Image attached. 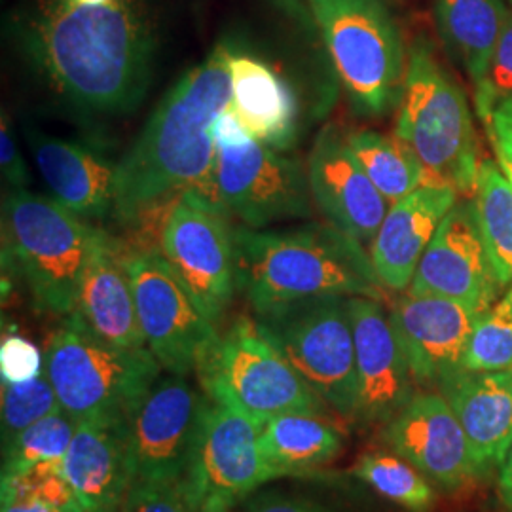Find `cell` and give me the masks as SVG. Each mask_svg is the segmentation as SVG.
I'll return each instance as SVG.
<instances>
[{
    "mask_svg": "<svg viewBox=\"0 0 512 512\" xmlns=\"http://www.w3.org/2000/svg\"><path fill=\"white\" fill-rule=\"evenodd\" d=\"M23 37L38 71L76 109L124 114L147 93L154 37L135 0H48Z\"/></svg>",
    "mask_w": 512,
    "mask_h": 512,
    "instance_id": "6da1fadb",
    "label": "cell"
},
{
    "mask_svg": "<svg viewBox=\"0 0 512 512\" xmlns=\"http://www.w3.org/2000/svg\"><path fill=\"white\" fill-rule=\"evenodd\" d=\"M232 55L230 44L219 42L165 93L118 162L114 220L131 226L158 203L181 196L179 190H196L220 205L213 183V122L232 99Z\"/></svg>",
    "mask_w": 512,
    "mask_h": 512,
    "instance_id": "7a4b0ae2",
    "label": "cell"
},
{
    "mask_svg": "<svg viewBox=\"0 0 512 512\" xmlns=\"http://www.w3.org/2000/svg\"><path fill=\"white\" fill-rule=\"evenodd\" d=\"M238 287L255 315L325 296L384 298L365 245L330 224L234 228Z\"/></svg>",
    "mask_w": 512,
    "mask_h": 512,
    "instance_id": "3957f363",
    "label": "cell"
},
{
    "mask_svg": "<svg viewBox=\"0 0 512 512\" xmlns=\"http://www.w3.org/2000/svg\"><path fill=\"white\" fill-rule=\"evenodd\" d=\"M44 370L74 423H129L162 366L148 348L110 346L71 313L46 342Z\"/></svg>",
    "mask_w": 512,
    "mask_h": 512,
    "instance_id": "277c9868",
    "label": "cell"
},
{
    "mask_svg": "<svg viewBox=\"0 0 512 512\" xmlns=\"http://www.w3.org/2000/svg\"><path fill=\"white\" fill-rule=\"evenodd\" d=\"M393 133L420 158L431 183L454 186L473 198L482 160L471 107L425 40H416L408 50Z\"/></svg>",
    "mask_w": 512,
    "mask_h": 512,
    "instance_id": "5b68a950",
    "label": "cell"
},
{
    "mask_svg": "<svg viewBox=\"0 0 512 512\" xmlns=\"http://www.w3.org/2000/svg\"><path fill=\"white\" fill-rule=\"evenodd\" d=\"M101 232L54 198L27 188L12 190L2 203L4 255L16 264L40 311L73 313Z\"/></svg>",
    "mask_w": 512,
    "mask_h": 512,
    "instance_id": "8992f818",
    "label": "cell"
},
{
    "mask_svg": "<svg viewBox=\"0 0 512 512\" xmlns=\"http://www.w3.org/2000/svg\"><path fill=\"white\" fill-rule=\"evenodd\" d=\"M313 29L349 105L366 118L399 109L408 54L385 0H308Z\"/></svg>",
    "mask_w": 512,
    "mask_h": 512,
    "instance_id": "52a82bcc",
    "label": "cell"
},
{
    "mask_svg": "<svg viewBox=\"0 0 512 512\" xmlns=\"http://www.w3.org/2000/svg\"><path fill=\"white\" fill-rule=\"evenodd\" d=\"M196 372L211 401L238 406L260 431L275 416L323 410L321 399L249 317H239L219 336Z\"/></svg>",
    "mask_w": 512,
    "mask_h": 512,
    "instance_id": "ba28073f",
    "label": "cell"
},
{
    "mask_svg": "<svg viewBox=\"0 0 512 512\" xmlns=\"http://www.w3.org/2000/svg\"><path fill=\"white\" fill-rule=\"evenodd\" d=\"M348 300H304L255 321L321 403L351 418L359 414V382Z\"/></svg>",
    "mask_w": 512,
    "mask_h": 512,
    "instance_id": "9c48e42d",
    "label": "cell"
},
{
    "mask_svg": "<svg viewBox=\"0 0 512 512\" xmlns=\"http://www.w3.org/2000/svg\"><path fill=\"white\" fill-rule=\"evenodd\" d=\"M162 255L203 315L217 327L238 287L234 228L196 190L177 196L162 230Z\"/></svg>",
    "mask_w": 512,
    "mask_h": 512,
    "instance_id": "30bf717a",
    "label": "cell"
},
{
    "mask_svg": "<svg viewBox=\"0 0 512 512\" xmlns=\"http://www.w3.org/2000/svg\"><path fill=\"white\" fill-rule=\"evenodd\" d=\"M124 262L150 353L169 374L196 372L219 340L217 327L203 315L162 251L129 253Z\"/></svg>",
    "mask_w": 512,
    "mask_h": 512,
    "instance_id": "8fae6325",
    "label": "cell"
},
{
    "mask_svg": "<svg viewBox=\"0 0 512 512\" xmlns=\"http://www.w3.org/2000/svg\"><path fill=\"white\" fill-rule=\"evenodd\" d=\"M213 183L220 205L249 228L277 220L310 219L311 188L302 162L256 139L236 148L217 147Z\"/></svg>",
    "mask_w": 512,
    "mask_h": 512,
    "instance_id": "7c38bea8",
    "label": "cell"
},
{
    "mask_svg": "<svg viewBox=\"0 0 512 512\" xmlns=\"http://www.w3.org/2000/svg\"><path fill=\"white\" fill-rule=\"evenodd\" d=\"M287 476L260 448V427L234 404L207 397L202 425L188 471V482L200 505L209 499L234 503L268 480Z\"/></svg>",
    "mask_w": 512,
    "mask_h": 512,
    "instance_id": "4fadbf2b",
    "label": "cell"
},
{
    "mask_svg": "<svg viewBox=\"0 0 512 512\" xmlns=\"http://www.w3.org/2000/svg\"><path fill=\"white\" fill-rule=\"evenodd\" d=\"M205 404L207 395L202 397L184 376L158 378L129 421L135 480L188 475Z\"/></svg>",
    "mask_w": 512,
    "mask_h": 512,
    "instance_id": "5bb4252c",
    "label": "cell"
},
{
    "mask_svg": "<svg viewBox=\"0 0 512 512\" xmlns=\"http://www.w3.org/2000/svg\"><path fill=\"white\" fill-rule=\"evenodd\" d=\"M501 289L471 198L456 203L421 256L406 293L442 296L490 310Z\"/></svg>",
    "mask_w": 512,
    "mask_h": 512,
    "instance_id": "9a60e30c",
    "label": "cell"
},
{
    "mask_svg": "<svg viewBox=\"0 0 512 512\" xmlns=\"http://www.w3.org/2000/svg\"><path fill=\"white\" fill-rule=\"evenodd\" d=\"M308 179L313 202L330 226L370 245L391 203L366 175L344 131L336 126L321 129L311 147Z\"/></svg>",
    "mask_w": 512,
    "mask_h": 512,
    "instance_id": "2e32d148",
    "label": "cell"
},
{
    "mask_svg": "<svg viewBox=\"0 0 512 512\" xmlns=\"http://www.w3.org/2000/svg\"><path fill=\"white\" fill-rule=\"evenodd\" d=\"M486 311L442 296H401L391 311V323L412 378L440 387L461 372L471 334Z\"/></svg>",
    "mask_w": 512,
    "mask_h": 512,
    "instance_id": "e0dca14e",
    "label": "cell"
},
{
    "mask_svg": "<svg viewBox=\"0 0 512 512\" xmlns=\"http://www.w3.org/2000/svg\"><path fill=\"white\" fill-rule=\"evenodd\" d=\"M385 440L444 490H458L480 473L458 416L442 393L414 395L389 421Z\"/></svg>",
    "mask_w": 512,
    "mask_h": 512,
    "instance_id": "ac0fdd59",
    "label": "cell"
},
{
    "mask_svg": "<svg viewBox=\"0 0 512 512\" xmlns=\"http://www.w3.org/2000/svg\"><path fill=\"white\" fill-rule=\"evenodd\" d=\"M349 319L355 342L359 414L366 421H391L414 395L412 372L382 300L351 296Z\"/></svg>",
    "mask_w": 512,
    "mask_h": 512,
    "instance_id": "d6986e66",
    "label": "cell"
},
{
    "mask_svg": "<svg viewBox=\"0 0 512 512\" xmlns=\"http://www.w3.org/2000/svg\"><path fill=\"white\" fill-rule=\"evenodd\" d=\"M459 202L454 186L427 183L391 203L384 222L370 243V258L385 289L408 291L421 256L435 238L442 220Z\"/></svg>",
    "mask_w": 512,
    "mask_h": 512,
    "instance_id": "ffe728a7",
    "label": "cell"
},
{
    "mask_svg": "<svg viewBox=\"0 0 512 512\" xmlns=\"http://www.w3.org/2000/svg\"><path fill=\"white\" fill-rule=\"evenodd\" d=\"M61 465L84 512H118L135 480L129 423H76Z\"/></svg>",
    "mask_w": 512,
    "mask_h": 512,
    "instance_id": "44dd1931",
    "label": "cell"
},
{
    "mask_svg": "<svg viewBox=\"0 0 512 512\" xmlns=\"http://www.w3.org/2000/svg\"><path fill=\"white\" fill-rule=\"evenodd\" d=\"M27 143L54 200L84 220L114 217L118 164L38 129H27Z\"/></svg>",
    "mask_w": 512,
    "mask_h": 512,
    "instance_id": "7402d4cb",
    "label": "cell"
},
{
    "mask_svg": "<svg viewBox=\"0 0 512 512\" xmlns=\"http://www.w3.org/2000/svg\"><path fill=\"white\" fill-rule=\"evenodd\" d=\"M73 313L110 346L147 348L122 247L105 230L93 247Z\"/></svg>",
    "mask_w": 512,
    "mask_h": 512,
    "instance_id": "603a6c76",
    "label": "cell"
},
{
    "mask_svg": "<svg viewBox=\"0 0 512 512\" xmlns=\"http://www.w3.org/2000/svg\"><path fill=\"white\" fill-rule=\"evenodd\" d=\"M440 391L458 416L478 471L501 465L512 448L511 370H461Z\"/></svg>",
    "mask_w": 512,
    "mask_h": 512,
    "instance_id": "cb8c5ba5",
    "label": "cell"
},
{
    "mask_svg": "<svg viewBox=\"0 0 512 512\" xmlns=\"http://www.w3.org/2000/svg\"><path fill=\"white\" fill-rule=\"evenodd\" d=\"M230 76V105L256 141L279 152L293 147L300 131V99L293 86L262 59L239 52L232 55Z\"/></svg>",
    "mask_w": 512,
    "mask_h": 512,
    "instance_id": "d4e9b609",
    "label": "cell"
},
{
    "mask_svg": "<svg viewBox=\"0 0 512 512\" xmlns=\"http://www.w3.org/2000/svg\"><path fill=\"white\" fill-rule=\"evenodd\" d=\"M511 12L507 0H435L440 37L478 90Z\"/></svg>",
    "mask_w": 512,
    "mask_h": 512,
    "instance_id": "484cf974",
    "label": "cell"
},
{
    "mask_svg": "<svg viewBox=\"0 0 512 512\" xmlns=\"http://www.w3.org/2000/svg\"><path fill=\"white\" fill-rule=\"evenodd\" d=\"M260 448L285 475L304 476L340 454L342 437L319 414L291 412L275 416L262 427Z\"/></svg>",
    "mask_w": 512,
    "mask_h": 512,
    "instance_id": "4316f807",
    "label": "cell"
},
{
    "mask_svg": "<svg viewBox=\"0 0 512 512\" xmlns=\"http://www.w3.org/2000/svg\"><path fill=\"white\" fill-rule=\"evenodd\" d=\"M346 137L359 164L387 202H399L416 188L431 183L420 158L395 133L361 129L346 133Z\"/></svg>",
    "mask_w": 512,
    "mask_h": 512,
    "instance_id": "83f0119b",
    "label": "cell"
},
{
    "mask_svg": "<svg viewBox=\"0 0 512 512\" xmlns=\"http://www.w3.org/2000/svg\"><path fill=\"white\" fill-rule=\"evenodd\" d=\"M471 202L495 277L507 289L512 283V188L497 160L480 162Z\"/></svg>",
    "mask_w": 512,
    "mask_h": 512,
    "instance_id": "f1b7e54d",
    "label": "cell"
},
{
    "mask_svg": "<svg viewBox=\"0 0 512 512\" xmlns=\"http://www.w3.org/2000/svg\"><path fill=\"white\" fill-rule=\"evenodd\" d=\"M355 475L385 499L408 511L425 512L435 501L427 478L401 456L366 454L357 461Z\"/></svg>",
    "mask_w": 512,
    "mask_h": 512,
    "instance_id": "f546056e",
    "label": "cell"
},
{
    "mask_svg": "<svg viewBox=\"0 0 512 512\" xmlns=\"http://www.w3.org/2000/svg\"><path fill=\"white\" fill-rule=\"evenodd\" d=\"M463 370H512V283L494 306L478 319L465 351Z\"/></svg>",
    "mask_w": 512,
    "mask_h": 512,
    "instance_id": "4dcf8cb0",
    "label": "cell"
},
{
    "mask_svg": "<svg viewBox=\"0 0 512 512\" xmlns=\"http://www.w3.org/2000/svg\"><path fill=\"white\" fill-rule=\"evenodd\" d=\"M74 429L76 423L65 412H59L19 431L14 439L4 444L2 473L19 471L44 461L63 463Z\"/></svg>",
    "mask_w": 512,
    "mask_h": 512,
    "instance_id": "1f68e13d",
    "label": "cell"
},
{
    "mask_svg": "<svg viewBox=\"0 0 512 512\" xmlns=\"http://www.w3.org/2000/svg\"><path fill=\"white\" fill-rule=\"evenodd\" d=\"M63 412L46 370L23 384L2 382V437L4 444L29 425Z\"/></svg>",
    "mask_w": 512,
    "mask_h": 512,
    "instance_id": "d6a6232c",
    "label": "cell"
},
{
    "mask_svg": "<svg viewBox=\"0 0 512 512\" xmlns=\"http://www.w3.org/2000/svg\"><path fill=\"white\" fill-rule=\"evenodd\" d=\"M200 501L188 478L135 480L118 512H198Z\"/></svg>",
    "mask_w": 512,
    "mask_h": 512,
    "instance_id": "836d02e7",
    "label": "cell"
},
{
    "mask_svg": "<svg viewBox=\"0 0 512 512\" xmlns=\"http://www.w3.org/2000/svg\"><path fill=\"white\" fill-rule=\"evenodd\" d=\"M512 95V8L505 21L503 33L495 46L488 74L482 86L475 90V107L478 118L486 126L495 107Z\"/></svg>",
    "mask_w": 512,
    "mask_h": 512,
    "instance_id": "e575fe53",
    "label": "cell"
},
{
    "mask_svg": "<svg viewBox=\"0 0 512 512\" xmlns=\"http://www.w3.org/2000/svg\"><path fill=\"white\" fill-rule=\"evenodd\" d=\"M2 382L23 384L44 372V353L29 338L10 332L0 344Z\"/></svg>",
    "mask_w": 512,
    "mask_h": 512,
    "instance_id": "d590c367",
    "label": "cell"
},
{
    "mask_svg": "<svg viewBox=\"0 0 512 512\" xmlns=\"http://www.w3.org/2000/svg\"><path fill=\"white\" fill-rule=\"evenodd\" d=\"M0 165H2V177L12 190H23L31 184L29 169L21 158L18 139H16L8 112H2V124H0Z\"/></svg>",
    "mask_w": 512,
    "mask_h": 512,
    "instance_id": "8d00e7d4",
    "label": "cell"
},
{
    "mask_svg": "<svg viewBox=\"0 0 512 512\" xmlns=\"http://www.w3.org/2000/svg\"><path fill=\"white\" fill-rule=\"evenodd\" d=\"M484 129L494 143L495 154L512 164V95L495 107Z\"/></svg>",
    "mask_w": 512,
    "mask_h": 512,
    "instance_id": "74e56055",
    "label": "cell"
},
{
    "mask_svg": "<svg viewBox=\"0 0 512 512\" xmlns=\"http://www.w3.org/2000/svg\"><path fill=\"white\" fill-rule=\"evenodd\" d=\"M213 137L217 147L236 148L247 145L255 137L243 126L234 107L228 103L213 122Z\"/></svg>",
    "mask_w": 512,
    "mask_h": 512,
    "instance_id": "f35d334b",
    "label": "cell"
},
{
    "mask_svg": "<svg viewBox=\"0 0 512 512\" xmlns=\"http://www.w3.org/2000/svg\"><path fill=\"white\" fill-rule=\"evenodd\" d=\"M2 512H84L78 501L63 503L46 497H19L0 501Z\"/></svg>",
    "mask_w": 512,
    "mask_h": 512,
    "instance_id": "ab89813d",
    "label": "cell"
},
{
    "mask_svg": "<svg viewBox=\"0 0 512 512\" xmlns=\"http://www.w3.org/2000/svg\"><path fill=\"white\" fill-rule=\"evenodd\" d=\"M247 512H330L313 503L308 499H300V497H277V499H266L256 503L251 511Z\"/></svg>",
    "mask_w": 512,
    "mask_h": 512,
    "instance_id": "60d3db41",
    "label": "cell"
},
{
    "mask_svg": "<svg viewBox=\"0 0 512 512\" xmlns=\"http://www.w3.org/2000/svg\"><path fill=\"white\" fill-rule=\"evenodd\" d=\"M281 12H285L289 18L296 19L304 27H313L308 0H270Z\"/></svg>",
    "mask_w": 512,
    "mask_h": 512,
    "instance_id": "b9f144b4",
    "label": "cell"
},
{
    "mask_svg": "<svg viewBox=\"0 0 512 512\" xmlns=\"http://www.w3.org/2000/svg\"><path fill=\"white\" fill-rule=\"evenodd\" d=\"M499 490L503 494L505 503L511 507L512 511V448L507 454V458L501 463V471H499Z\"/></svg>",
    "mask_w": 512,
    "mask_h": 512,
    "instance_id": "7bdbcfd3",
    "label": "cell"
},
{
    "mask_svg": "<svg viewBox=\"0 0 512 512\" xmlns=\"http://www.w3.org/2000/svg\"><path fill=\"white\" fill-rule=\"evenodd\" d=\"M232 505L230 503H226V501H219V499H209V501H205L202 507H200V511L198 512H228Z\"/></svg>",
    "mask_w": 512,
    "mask_h": 512,
    "instance_id": "ee69618b",
    "label": "cell"
},
{
    "mask_svg": "<svg viewBox=\"0 0 512 512\" xmlns=\"http://www.w3.org/2000/svg\"><path fill=\"white\" fill-rule=\"evenodd\" d=\"M495 160H497V164L501 167V171L505 173V177H507V181L511 184L512 188V164L507 160V158H503V156H497L495 154Z\"/></svg>",
    "mask_w": 512,
    "mask_h": 512,
    "instance_id": "f6af8a7d",
    "label": "cell"
},
{
    "mask_svg": "<svg viewBox=\"0 0 512 512\" xmlns=\"http://www.w3.org/2000/svg\"><path fill=\"white\" fill-rule=\"evenodd\" d=\"M73 4H80V6H99V4H107L110 0H67Z\"/></svg>",
    "mask_w": 512,
    "mask_h": 512,
    "instance_id": "bcb514c9",
    "label": "cell"
},
{
    "mask_svg": "<svg viewBox=\"0 0 512 512\" xmlns=\"http://www.w3.org/2000/svg\"><path fill=\"white\" fill-rule=\"evenodd\" d=\"M507 2H509V4H511V8H512V0H507Z\"/></svg>",
    "mask_w": 512,
    "mask_h": 512,
    "instance_id": "7dc6e473",
    "label": "cell"
},
{
    "mask_svg": "<svg viewBox=\"0 0 512 512\" xmlns=\"http://www.w3.org/2000/svg\"><path fill=\"white\" fill-rule=\"evenodd\" d=\"M511 372H512V370H511Z\"/></svg>",
    "mask_w": 512,
    "mask_h": 512,
    "instance_id": "c3c4849f",
    "label": "cell"
}]
</instances>
